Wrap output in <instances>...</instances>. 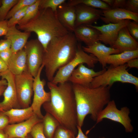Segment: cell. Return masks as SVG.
Segmentation results:
<instances>
[{"label":"cell","instance_id":"1","mask_svg":"<svg viewBox=\"0 0 138 138\" xmlns=\"http://www.w3.org/2000/svg\"><path fill=\"white\" fill-rule=\"evenodd\" d=\"M47 86L50 90V100L43 104V108L61 125L76 134L77 119L73 84L69 81L57 84L48 82Z\"/></svg>","mask_w":138,"mask_h":138},{"label":"cell","instance_id":"2","mask_svg":"<svg viewBox=\"0 0 138 138\" xmlns=\"http://www.w3.org/2000/svg\"><path fill=\"white\" fill-rule=\"evenodd\" d=\"M76 103L77 125L82 128L88 115L96 121L101 111L111 100L109 86L92 88L73 84Z\"/></svg>","mask_w":138,"mask_h":138},{"label":"cell","instance_id":"3","mask_svg":"<svg viewBox=\"0 0 138 138\" xmlns=\"http://www.w3.org/2000/svg\"><path fill=\"white\" fill-rule=\"evenodd\" d=\"M78 44L74 33L71 32L50 42L44 51L43 62L48 82H51L56 73L73 59Z\"/></svg>","mask_w":138,"mask_h":138},{"label":"cell","instance_id":"4","mask_svg":"<svg viewBox=\"0 0 138 138\" xmlns=\"http://www.w3.org/2000/svg\"><path fill=\"white\" fill-rule=\"evenodd\" d=\"M16 27L24 32L35 33L44 51L52 40L70 32L60 22L56 13L50 8H39L33 18L26 24Z\"/></svg>","mask_w":138,"mask_h":138},{"label":"cell","instance_id":"5","mask_svg":"<svg viewBox=\"0 0 138 138\" xmlns=\"http://www.w3.org/2000/svg\"><path fill=\"white\" fill-rule=\"evenodd\" d=\"M126 64L117 66L111 65L101 74L94 78L91 83L90 87L101 86L111 87L116 82L132 84L138 89V78L127 70Z\"/></svg>","mask_w":138,"mask_h":138},{"label":"cell","instance_id":"6","mask_svg":"<svg viewBox=\"0 0 138 138\" xmlns=\"http://www.w3.org/2000/svg\"><path fill=\"white\" fill-rule=\"evenodd\" d=\"M98 62L95 57L85 52L81 44L78 43L77 50L73 59L57 72L51 82L57 84L68 81L72 72L80 64L85 63L89 67L93 68Z\"/></svg>","mask_w":138,"mask_h":138},{"label":"cell","instance_id":"7","mask_svg":"<svg viewBox=\"0 0 138 138\" xmlns=\"http://www.w3.org/2000/svg\"><path fill=\"white\" fill-rule=\"evenodd\" d=\"M106 105L98 114L96 124L101 122L104 119H108L121 124L124 127L126 133L132 132L134 128L129 116V109L124 106L120 110L118 109L113 100H110Z\"/></svg>","mask_w":138,"mask_h":138},{"label":"cell","instance_id":"8","mask_svg":"<svg viewBox=\"0 0 138 138\" xmlns=\"http://www.w3.org/2000/svg\"><path fill=\"white\" fill-rule=\"evenodd\" d=\"M24 48L26 55L27 71L34 77L43 63L44 48L36 39L27 41Z\"/></svg>","mask_w":138,"mask_h":138},{"label":"cell","instance_id":"9","mask_svg":"<svg viewBox=\"0 0 138 138\" xmlns=\"http://www.w3.org/2000/svg\"><path fill=\"white\" fill-rule=\"evenodd\" d=\"M34 77L27 71L15 76V85L19 103L20 107H29L33 92Z\"/></svg>","mask_w":138,"mask_h":138},{"label":"cell","instance_id":"10","mask_svg":"<svg viewBox=\"0 0 138 138\" xmlns=\"http://www.w3.org/2000/svg\"><path fill=\"white\" fill-rule=\"evenodd\" d=\"M44 67V65L42 63L37 74L34 77L33 87L34 96L31 105L34 114L42 119L44 116L41 112V107L45 102L50 101L51 98L50 92H47L44 89L45 80L41 79V74Z\"/></svg>","mask_w":138,"mask_h":138},{"label":"cell","instance_id":"11","mask_svg":"<svg viewBox=\"0 0 138 138\" xmlns=\"http://www.w3.org/2000/svg\"><path fill=\"white\" fill-rule=\"evenodd\" d=\"M2 79L7 81V85L3 94L4 99L0 105L4 111L13 108H20L15 81V75L8 70L0 73Z\"/></svg>","mask_w":138,"mask_h":138},{"label":"cell","instance_id":"12","mask_svg":"<svg viewBox=\"0 0 138 138\" xmlns=\"http://www.w3.org/2000/svg\"><path fill=\"white\" fill-rule=\"evenodd\" d=\"M42 119L34 114L28 119L18 123L9 124L4 130L8 138H26L37 124Z\"/></svg>","mask_w":138,"mask_h":138},{"label":"cell","instance_id":"13","mask_svg":"<svg viewBox=\"0 0 138 138\" xmlns=\"http://www.w3.org/2000/svg\"><path fill=\"white\" fill-rule=\"evenodd\" d=\"M130 21L129 20L122 21L116 24L109 23L100 26L86 25L94 28L100 32L99 40L111 47L116 41L119 32L122 28L126 26Z\"/></svg>","mask_w":138,"mask_h":138},{"label":"cell","instance_id":"14","mask_svg":"<svg viewBox=\"0 0 138 138\" xmlns=\"http://www.w3.org/2000/svg\"><path fill=\"white\" fill-rule=\"evenodd\" d=\"M105 68L98 72L86 67L83 64L79 65L72 72L68 81L73 84H78L90 87L93 78L104 73Z\"/></svg>","mask_w":138,"mask_h":138},{"label":"cell","instance_id":"15","mask_svg":"<svg viewBox=\"0 0 138 138\" xmlns=\"http://www.w3.org/2000/svg\"><path fill=\"white\" fill-rule=\"evenodd\" d=\"M75 6L76 14L75 28L81 25H92L97 22L102 16V10L82 4Z\"/></svg>","mask_w":138,"mask_h":138},{"label":"cell","instance_id":"16","mask_svg":"<svg viewBox=\"0 0 138 138\" xmlns=\"http://www.w3.org/2000/svg\"><path fill=\"white\" fill-rule=\"evenodd\" d=\"M102 11L100 19L107 24H116L126 20H132L138 23V13L130 12L124 8L111 9Z\"/></svg>","mask_w":138,"mask_h":138},{"label":"cell","instance_id":"17","mask_svg":"<svg viewBox=\"0 0 138 138\" xmlns=\"http://www.w3.org/2000/svg\"><path fill=\"white\" fill-rule=\"evenodd\" d=\"M56 14L62 25L69 32L73 33L76 19L75 6L70 5L65 2L58 7Z\"/></svg>","mask_w":138,"mask_h":138},{"label":"cell","instance_id":"18","mask_svg":"<svg viewBox=\"0 0 138 138\" xmlns=\"http://www.w3.org/2000/svg\"><path fill=\"white\" fill-rule=\"evenodd\" d=\"M111 47L118 50L120 53L138 49V43L130 33L126 26L119 31L117 38Z\"/></svg>","mask_w":138,"mask_h":138},{"label":"cell","instance_id":"19","mask_svg":"<svg viewBox=\"0 0 138 138\" xmlns=\"http://www.w3.org/2000/svg\"><path fill=\"white\" fill-rule=\"evenodd\" d=\"M82 47L85 52L90 53L98 59L103 69L105 68L106 66L104 63V60L107 56L110 55L120 53L118 50L107 47L99 41L90 46H82Z\"/></svg>","mask_w":138,"mask_h":138},{"label":"cell","instance_id":"20","mask_svg":"<svg viewBox=\"0 0 138 138\" xmlns=\"http://www.w3.org/2000/svg\"><path fill=\"white\" fill-rule=\"evenodd\" d=\"M30 34V32L20 31L16 26L8 27L5 37L11 42L10 48L13 53L24 49Z\"/></svg>","mask_w":138,"mask_h":138},{"label":"cell","instance_id":"21","mask_svg":"<svg viewBox=\"0 0 138 138\" xmlns=\"http://www.w3.org/2000/svg\"><path fill=\"white\" fill-rule=\"evenodd\" d=\"M77 40L84 42L87 46L91 45L99 41L100 33L96 29L85 25H81L76 27L73 31Z\"/></svg>","mask_w":138,"mask_h":138},{"label":"cell","instance_id":"22","mask_svg":"<svg viewBox=\"0 0 138 138\" xmlns=\"http://www.w3.org/2000/svg\"><path fill=\"white\" fill-rule=\"evenodd\" d=\"M7 66L8 70L15 76L27 71L26 55L24 48L13 53Z\"/></svg>","mask_w":138,"mask_h":138},{"label":"cell","instance_id":"23","mask_svg":"<svg viewBox=\"0 0 138 138\" xmlns=\"http://www.w3.org/2000/svg\"><path fill=\"white\" fill-rule=\"evenodd\" d=\"M3 112L8 118L9 124L22 122L28 119L35 114L31 106L22 109L13 108Z\"/></svg>","mask_w":138,"mask_h":138},{"label":"cell","instance_id":"24","mask_svg":"<svg viewBox=\"0 0 138 138\" xmlns=\"http://www.w3.org/2000/svg\"><path fill=\"white\" fill-rule=\"evenodd\" d=\"M138 57V49L125 51L108 56L105 58L104 63L106 65L109 64L113 66H117L124 64L130 60Z\"/></svg>","mask_w":138,"mask_h":138},{"label":"cell","instance_id":"25","mask_svg":"<svg viewBox=\"0 0 138 138\" xmlns=\"http://www.w3.org/2000/svg\"><path fill=\"white\" fill-rule=\"evenodd\" d=\"M43 130L46 138H53L57 127L60 124L58 121L49 113L46 112L42 119Z\"/></svg>","mask_w":138,"mask_h":138},{"label":"cell","instance_id":"26","mask_svg":"<svg viewBox=\"0 0 138 138\" xmlns=\"http://www.w3.org/2000/svg\"><path fill=\"white\" fill-rule=\"evenodd\" d=\"M67 4L70 6H75L82 4L94 8H99L102 10H108L111 7L105 2L100 0H69Z\"/></svg>","mask_w":138,"mask_h":138},{"label":"cell","instance_id":"27","mask_svg":"<svg viewBox=\"0 0 138 138\" xmlns=\"http://www.w3.org/2000/svg\"><path fill=\"white\" fill-rule=\"evenodd\" d=\"M40 2V0H37L34 4L27 7L23 17L17 24L18 26L26 24L36 16L39 9Z\"/></svg>","mask_w":138,"mask_h":138},{"label":"cell","instance_id":"28","mask_svg":"<svg viewBox=\"0 0 138 138\" xmlns=\"http://www.w3.org/2000/svg\"><path fill=\"white\" fill-rule=\"evenodd\" d=\"M18 0H2L0 6V20H5L8 13Z\"/></svg>","mask_w":138,"mask_h":138},{"label":"cell","instance_id":"29","mask_svg":"<svg viewBox=\"0 0 138 138\" xmlns=\"http://www.w3.org/2000/svg\"><path fill=\"white\" fill-rule=\"evenodd\" d=\"M37 0H18V2L13 7L7 15L5 20L9 19L16 12L29 6L35 3Z\"/></svg>","mask_w":138,"mask_h":138},{"label":"cell","instance_id":"30","mask_svg":"<svg viewBox=\"0 0 138 138\" xmlns=\"http://www.w3.org/2000/svg\"><path fill=\"white\" fill-rule=\"evenodd\" d=\"M65 0H40L39 8H50L56 13L58 7L65 2Z\"/></svg>","mask_w":138,"mask_h":138},{"label":"cell","instance_id":"31","mask_svg":"<svg viewBox=\"0 0 138 138\" xmlns=\"http://www.w3.org/2000/svg\"><path fill=\"white\" fill-rule=\"evenodd\" d=\"M75 135L72 131L60 124L56 129L53 138H75Z\"/></svg>","mask_w":138,"mask_h":138},{"label":"cell","instance_id":"32","mask_svg":"<svg viewBox=\"0 0 138 138\" xmlns=\"http://www.w3.org/2000/svg\"><path fill=\"white\" fill-rule=\"evenodd\" d=\"M28 6L16 12L7 21V24L8 27L16 26L23 17L26 9Z\"/></svg>","mask_w":138,"mask_h":138},{"label":"cell","instance_id":"33","mask_svg":"<svg viewBox=\"0 0 138 138\" xmlns=\"http://www.w3.org/2000/svg\"><path fill=\"white\" fill-rule=\"evenodd\" d=\"M30 133L32 138H46L43 133L42 122L36 124Z\"/></svg>","mask_w":138,"mask_h":138},{"label":"cell","instance_id":"34","mask_svg":"<svg viewBox=\"0 0 138 138\" xmlns=\"http://www.w3.org/2000/svg\"><path fill=\"white\" fill-rule=\"evenodd\" d=\"M131 35L137 41L138 40V24L135 21H131L126 26Z\"/></svg>","mask_w":138,"mask_h":138},{"label":"cell","instance_id":"35","mask_svg":"<svg viewBox=\"0 0 138 138\" xmlns=\"http://www.w3.org/2000/svg\"><path fill=\"white\" fill-rule=\"evenodd\" d=\"M124 9L131 12L138 13V0H126Z\"/></svg>","mask_w":138,"mask_h":138},{"label":"cell","instance_id":"36","mask_svg":"<svg viewBox=\"0 0 138 138\" xmlns=\"http://www.w3.org/2000/svg\"><path fill=\"white\" fill-rule=\"evenodd\" d=\"M3 112H0V130H4L9 124L8 118Z\"/></svg>","mask_w":138,"mask_h":138},{"label":"cell","instance_id":"37","mask_svg":"<svg viewBox=\"0 0 138 138\" xmlns=\"http://www.w3.org/2000/svg\"><path fill=\"white\" fill-rule=\"evenodd\" d=\"M13 53L11 48L0 52V57L7 65Z\"/></svg>","mask_w":138,"mask_h":138},{"label":"cell","instance_id":"38","mask_svg":"<svg viewBox=\"0 0 138 138\" xmlns=\"http://www.w3.org/2000/svg\"><path fill=\"white\" fill-rule=\"evenodd\" d=\"M11 42L8 39L0 40V52L11 48Z\"/></svg>","mask_w":138,"mask_h":138},{"label":"cell","instance_id":"39","mask_svg":"<svg viewBox=\"0 0 138 138\" xmlns=\"http://www.w3.org/2000/svg\"><path fill=\"white\" fill-rule=\"evenodd\" d=\"M8 27L7 20H0V36H5Z\"/></svg>","mask_w":138,"mask_h":138},{"label":"cell","instance_id":"40","mask_svg":"<svg viewBox=\"0 0 138 138\" xmlns=\"http://www.w3.org/2000/svg\"><path fill=\"white\" fill-rule=\"evenodd\" d=\"M126 1L125 0H114L113 4L111 7V9L124 8Z\"/></svg>","mask_w":138,"mask_h":138},{"label":"cell","instance_id":"41","mask_svg":"<svg viewBox=\"0 0 138 138\" xmlns=\"http://www.w3.org/2000/svg\"><path fill=\"white\" fill-rule=\"evenodd\" d=\"M127 67L138 68V58H136L131 59L126 63Z\"/></svg>","mask_w":138,"mask_h":138},{"label":"cell","instance_id":"42","mask_svg":"<svg viewBox=\"0 0 138 138\" xmlns=\"http://www.w3.org/2000/svg\"><path fill=\"white\" fill-rule=\"evenodd\" d=\"M7 85V81L5 79L0 80V97L3 95Z\"/></svg>","mask_w":138,"mask_h":138},{"label":"cell","instance_id":"43","mask_svg":"<svg viewBox=\"0 0 138 138\" xmlns=\"http://www.w3.org/2000/svg\"><path fill=\"white\" fill-rule=\"evenodd\" d=\"M8 70L7 65L0 57V73L3 72Z\"/></svg>","mask_w":138,"mask_h":138},{"label":"cell","instance_id":"44","mask_svg":"<svg viewBox=\"0 0 138 138\" xmlns=\"http://www.w3.org/2000/svg\"><path fill=\"white\" fill-rule=\"evenodd\" d=\"M77 128L78 130L77 136L76 138H88L83 133L81 127L77 126Z\"/></svg>","mask_w":138,"mask_h":138},{"label":"cell","instance_id":"45","mask_svg":"<svg viewBox=\"0 0 138 138\" xmlns=\"http://www.w3.org/2000/svg\"><path fill=\"white\" fill-rule=\"evenodd\" d=\"M101 1L111 7L114 1V0H101Z\"/></svg>","mask_w":138,"mask_h":138},{"label":"cell","instance_id":"46","mask_svg":"<svg viewBox=\"0 0 138 138\" xmlns=\"http://www.w3.org/2000/svg\"><path fill=\"white\" fill-rule=\"evenodd\" d=\"M0 138H8L7 135L4 130H0Z\"/></svg>","mask_w":138,"mask_h":138},{"label":"cell","instance_id":"47","mask_svg":"<svg viewBox=\"0 0 138 138\" xmlns=\"http://www.w3.org/2000/svg\"><path fill=\"white\" fill-rule=\"evenodd\" d=\"M4 111L3 109L1 107L0 105V112H3Z\"/></svg>","mask_w":138,"mask_h":138},{"label":"cell","instance_id":"48","mask_svg":"<svg viewBox=\"0 0 138 138\" xmlns=\"http://www.w3.org/2000/svg\"><path fill=\"white\" fill-rule=\"evenodd\" d=\"M99 138H106L105 137H99Z\"/></svg>","mask_w":138,"mask_h":138},{"label":"cell","instance_id":"49","mask_svg":"<svg viewBox=\"0 0 138 138\" xmlns=\"http://www.w3.org/2000/svg\"><path fill=\"white\" fill-rule=\"evenodd\" d=\"M1 1L0 0V6L1 5Z\"/></svg>","mask_w":138,"mask_h":138},{"label":"cell","instance_id":"50","mask_svg":"<svg viewBox=\"0 0 138 138\" xmlns=\"http://www.w3.org/2000/svg\"><path fill=\"white\" fill-rule=\"evenodd\" d=\"M26 138H29V137H28L27 136V137Z\"/></svg>","mask_w":138,"mask_h":138},{"label":"cell","instance_id":"51","mask_svg":"<svg viewBox=\"0 0 138 138\" xmlns=\"http://www.w3.org/2000/svg\"></svg>","mask_w":138,"mask_h":138}]
</instances>
